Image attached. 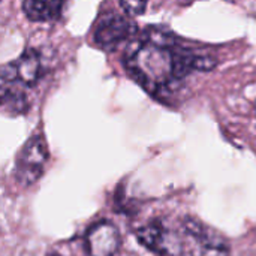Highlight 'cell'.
Listing matches in <instances>:
<instances>
[{
	"mask_svg": "<svg viewBox=\"0 0 256 256\" xmlns=\"http://www.w3.org/2000/svg\"><path fill=\"white\" fill-rule=\"evenodd\" d=\"M124 63L129 74L156 94L183 80L192 69H213L216 60L178 46L176 38L162 28H148L128 46Z\"/></svg>",
	"mask_w": 256,
	"mask_h": 256,
	"instance_id": "1",
	"label": "cell"
},
{
	"mask_svg": "<svg viewBox=\"0 0 256 256\" xmlns=\"http://www.w3.org/2000/svg\"><path fill=\"white\" fill-rule=\"evenodd\" d=\"M184 250L192 256H230V244L222 234L201 220L186 218L182 222Z\"/></svg>",
	"mask_w": 256,
	"mask_h": 256,
	"instance_id": "2",
	"label": "cell"
},
{
	"mask_svg": "<svg viewBox=\"0 0 256 256\" xmlns=\"http://www.w3.org/2000/svg\"><path fill=\"white\" fill-rule=\"evenodd\" d=\"M86 249L90 256H116L120 249V234L110 220L93 224L86 234Z\"/></svg>",
	"mask_w": 256,
	"mask_h": 256,
	"instance_id": "7",
	"label": "cell"
},
{
	"mask_svg": "<svg viewBox=\"0 0 256 256\" xmlns=\"http://www.w3.org/2000/svg\"><path fill=\"white\" fill-rule=\"evenodd\" d=\"M48 160V147L42 135L34 134L24 144L15 162V178L21 186L36 183L44 174Z\"/></svg>",
	"mask_w": 256,
	"mask_h": 256,
	"instance_id": "3",
	"label": "cell"
},
{
	"mask_svg": "<svg viewBox=\"0 0 256 256\" xmlns=\"http://www.w3.org/2000/svg\"><path fill=\"white\" fill-rule=\"evenodd\" d=\"M66 0H24L22 9L28 20L45 22L58 18Z\"/></svg>",
	"mask_w": 256,
	"mask_h": 256,
	"instance_id": "8",
	"label": "cell"
},
{
	"mask_svg": "<svg viewBox=\"0 0 256 256\" xmlns=\"http://www.w3.org/2000/svg\"><path fill=\"white\" fill-rule=\"evenodd\" d=\"M135 32L136 27L130 20L116 12H108L99 20L93 33V39L100 48L114 50L124 40L130 39Z\"/></svg>",
	"mask_w": 256,
	"mask_h": 256,
	"instance_id": "5",
	"label": "cell"
},
{
	"mask_svg": "<svg viewBox=\"0 0 256 256\" xmlns=\"http://www.w3.org/2000/svg\"><path fill=\"white\" fill-rule=\"evenodd\" d=\"M46 256H60V255H57V254H50V255H46Z\"/></svg>",
	"mask_w": 256,
	"mask_h": 256,
	"instance_id": "11",
	"label": "cell"
},
{
	"mask_svg": "<svg viewBox=\"0 0 256 256\" xmlns=\"http://www.w3.org/2000/svg\"><path fill=\"white\" fill-rule=\"evenodd\" d=\"M138 242L159 256H182L184 254L183 234L162 222H150L136 231Z\"/></svg>",
	"mask_w": 256,
	"mask_h": 256,
	"instance_id": "4",
	"label": "cell"
},
{
	"mask_svg": "<svg viewBox=\"0 0 256 256\" xmlns=\"http://www.w3.org/2000/svg\"><path fill=\"white\" fill-rule=\"evenodd\" d=\"M147 3H148V0H120L122 9L128 15H132V16L144 14V10L147 8Z\"/></svg>",
	"mask_w": 256,
	"mask_h": 256,
	"instance_id": "10",
	"label": "cell"
},
{
	"mask_svg": "<svg viewBox=\"0 0 256 256\" xmlns=\"http://www.w3.org/2000/svg\"><path fill=\"white\" fill-rule=\"evenodd\" d=\"M22 94L20 93H14L12 90H9L8 87H3L0 86V106L2 105H10L14 108H22L24 106V102L21 100Z\"/></svg>",
	"mask_w": 256,
	"mask_h": 256,
	"instance_id": "9",
	"label": "cell"
},
{
	"mask_svg": "<svg viewBox=\"0 0 256 256\" xmlns=\"http://www.w3.org/2000/svg\"><path fill=\"white\" fill-rule=\"evenodd\" d=\"M44 74L42 58L34 50H27L15 62L0 66V78L8 82L34 86Z\"/></svg>",
	"mask_w": 256,
	"mask_h": 256,
	"instance_id": "6",
	"label": "cell"
},
{
	"mask_svg": "<svg viewBox=\"0 0 256 256\" xmlns=\"http://www.w3.org/2000/svg\"><path fill=\"white\" fill-rule=\"evenodd\" d=\"M255 106H256V105H255Z\"/></svg>",
	"mask_w": 256,
	"mask_h": 256,
	"instance_id": "12",
	"label": "cell"
}]
</instances>
